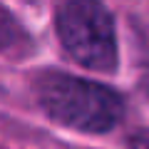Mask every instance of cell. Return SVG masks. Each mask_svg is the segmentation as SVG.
Here are the masks:
<instances>
[{
  "instance_id": "cell-3",
  "label": "cell",
  "mask_w": 149,
  "mask_h": 149,
  "mask_svg": "<svg viewBox=\"0 0 149 149\" xmlns=\"http://www.w3.org/2000/svg\"><path fill=\"white\" fill-rule=\"evenodd\" d=\"M27 42V32L8 8L0 5V52H15Z\"/></svg>"
},
{
  "instance_id": "cell-4",
  "label": "cell",
  "mask_w": 149,
  "mask_h": 149,
  "mask_svg": "<svg viewBox=\"0 0 149 149\" xmlns=\"http://www.w3.org/2000/svg\"><path fill=\"white\" fill-rule=\"evenodd\" d=\"M129 149H149V129H139L129 137Z\"/></svg>"
},
{
  "instance_id": "cell-2",
  "label": "cell",
  "mask_w": 149,
  "mask_h": 149,
  "mask_svg": "<svg viewBox=\"0 0 149 149\" xmlns=\"http://www.w3.org/2000/svg\"><path fill=\"white\" fill-rule=\"evenodd\" d=\"M55 30L77 65L95 72L117 70V30L104 5L87 0L62 3L55 10Z\"/></svg>"
},
{
  "instance_id": "cell-5",
  "label": "cell",
  "mask_w": 149,
  "mask_h": 149,
  "mask_svg": "<svg viewBox=\"0 0 149 149\" xmlns=\"http://www.w3.org/2000/svg\"><path fill=\"white\" fill-rule=\"evenodd\" d=\"M144 90H147V95H149V74L144 77Z\"/></svg>"
},
{
  "instance_id": "cell-1",
  "label": "cell",
  "mask_w": 149,
  "mask_h": 149,
  "mask_svg": "<svg viewBox=\"0 0 149 149\" xmlns=\"http://www.w3.org/2000/svg\"><path fill=\"white\" fill-rule=\"evenodd\" d=\"M35 92L50 119L77 132H109L124 114V102L112 87L67 72H45Z\"/></svg>"
}]
</instances>
